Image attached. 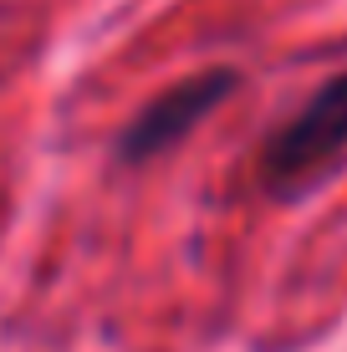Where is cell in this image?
<instances>
[{"label":"cell","mask_w":347,"mask_h":352,"mask_svg":"<svg viewBox=\"0 0 347 352\" xmlns=\"http://www.w3.org/2000/svg\"><path fill=\"white\" fill-rule=\"evenodd\" d=\"M342 153H347V72L322 82L312 102L271 133L266 153H260V179L271 194L291 199V194L312 189Z\"/></svg>","instance_id":"6da1fadb"},{"label":"cell","mask_w":347,"mask_h":352,"mask_svg":"<svg viewBox=\"0 0 347 352\" xmlns=\"http://www.w3.org/2000/svg\"><path fill=\"white\" fill-rule=\"evenodd\" d=\"M235 87H240V72L235 67H210V72H194V77L174 82L148 107H138L133 123L117 133V164H148L159 153L179 148Z\"/></svg>","instance_id":"7a4b0ae2"}]
</instances>
